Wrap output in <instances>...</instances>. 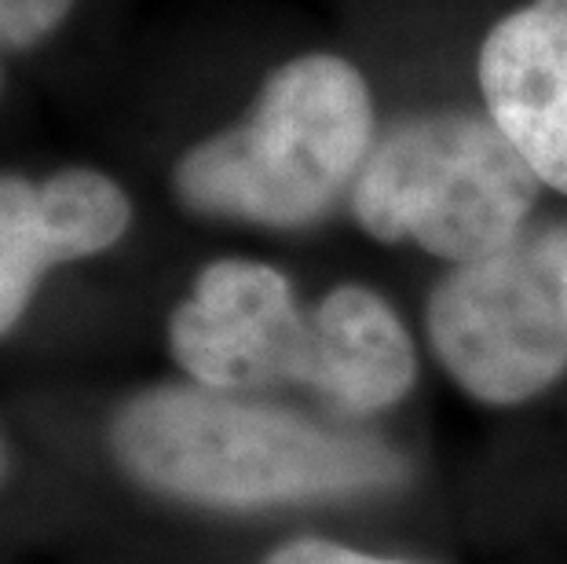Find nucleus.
<instances>
[{
    "mask_svg": "<svg viewBox=\"0 0 567 564\" xmlns=\"http://www.w3.org/2000/svg\"><path fill=\"white\" fill-rule=\"evenodd\" d=\"M111 451L154 495L220 510L363 495L403 476V462L378 440L205 386L132 396L111 422Z\"/></svg>",
    "mask_w": 567,
    "mask_h": 564,
    "instance_id": "obj_1",
    "label": "nucleus"
},
{
    "mask_svg": "<svg viewBox=\"0 0 567 564\" xmlns=\"http://www.w3.org/2000/svg\"><path fill=\"white\" fill-rule=\"evenodd\" d=\"M373 140L363 70L330 52L297 55L271 70L246 122L179 154L173 187L205 217L308 227L352 195Z\"/></svg>",
    "mask_w": 567,
    "mask_h": 564,
    "instance_id": "obj_2",
    "label": "nucleus"
},
{
    "mask_svg": "<svg viewBox=\"0 0 567 564\" xmlns=\"http://www.w3.org/2000/svg\"><path fill=\"white\" fill-rule=\"evenodd\" d=\"M542 180L491 114L432 111L378 132L348 206L378 243L468 264L527 227Z\"/></svg>",
    "mask_w": 567,
    "mask_h": 564,
    "instance_id": "obj_3",
    "label": "nucleus"
},
{
    "mask_svg": "<svg viewBox=\"0 0 567 564\" xmlns=\"http://www.w3.org/2000/svg\"><path fill=\"white\" fill-rule=\"evenodd\" d=\"M429 341L473 400L516 407L567 370V224L524 227L457 264L429 301Z\"/></svg>",
    "mask_w": 567,
    "mask_h": 564,
    "instance_id": "obj_4",
    "label": "nucleus"
},
{
    "mask_svg": "<svg viewBox=\"0 0 567 564\" xmlns=\"http://www.w3.org/2000/svg\"><path fill=\"white\" fill-rule=\"evenodd\" d=\"M168 345L176 363L216 392L308 386L316 311H300L286 275L268 264L216 260L176 305Z\"/></svg>",
    "mask_w": 567,
    "mask_h": 564,
    "instance_id": "obj_5",
    "label": "nucleus"
},
{
    "mask_svg": "<svg viewBox=\"0 0 567 564\" xmlns=\"http://www.w3.org/2000/svg\"><path fill=\"white\" fill-rule=\"evenodd\" d=\"M128 224L132 202L106 173L63 170L41 184L0 176V338L16 330L48 271L111 249Z\"/></svg>",
    "mask_w": 567,
    "mask_h": 564,
    "instance_id": "obj_6",
    "label": "nucleus"
},
{
    "mask_svg": "<svg viewBox=\"0 0 567 564\" xmlns=\"http://www.w3.org/2000/svg\"><path fill=\"white\" fill-rule=\"evenodd\" d=\"M476 78L535 176L567 195V0H530L494 22Z\"/></svg>",
    "mask_w": 567,
    "mask_h": 564,
    "instance_id": "obj_7",
    "label": "nucleus"
},
{
    "mask_svg": "<svg viewBox=\"0 0 567 564\" xmlns=\"http://www.w3.org/2000/svg\"><path fill=\"white\" fill-rule=\"evenodd\" d=\"M311 311L316 359L308 389L348 414H378L400 403L417 378V352L384 297L367 286H337Z\"/></svg>",
    "mask_w": 567,
    "mask_h": 564,
    "instance_id": "obj_8",
    "label": "nucleus"
},
{
    "mask_svg": "<svg viewBox=\"0 0 567 564\" xmlns=\"http://www.w3.org/2000/svg\"><path fill=\"white\" fill-rule=\"evenodd\" d=\"M74 0H0V44L33 48L70 16Z\"/></svg>",
    "mask_w": 567,
    "mask_h": 564,
    "instance_id": "obj_9",
    "label": "nucleus"
},
{
    "mask_svg": "<svg viewBox=\"0 0 567 564\" xmlns=\"http://www.w3.org/2000/svg\"><path fill=\"white\" fill-rule=\"evenodd\" d=\"M260 564H406V561L359 554V550L326 543V539H297V543L279 546L275 554H268Z\"/></svg>",
    "mask_w": 567,
    "mask_h": 564,
    "instance_id": "obj_10",
    "label": "nucleus"
},
{
    "mask_svg": "<svg viewBox=\"0 0 567 564\" xmlns=\"http://www.w3.org/2000/svg\"><path fill=\"white\" fill-rule=\"evenodd\" d=\"M8 480V454H4V443H0V484Z\"/></svg>",
    "mask_w": 567,
    "mask_h": 564,
    "instance_id": "obj_11",
    "label": "nucleus"
}]
</instances>
